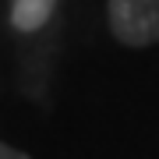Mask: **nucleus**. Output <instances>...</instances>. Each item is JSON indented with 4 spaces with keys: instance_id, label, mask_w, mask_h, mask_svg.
Instances as JSON below:
<instances>
[{
    "instance_id": "f257e3e1",
    "label": "nucleus",
    "mask_w": 159,
    "mask_h": 159,
    "mask_svg": "<svg viewBox=\"0 0 159 159\" xmlns=\"http://www.w3.org/2000/svg\"><path fill=\"white\" fill-rule=\"evenodd\" d=\"M110 32L124 46L159 43V0H110Z\"/></svg>"
},
{
    "instance_id": "f03ea898",
    "label": "nucleus",
    "mask_w": 159,
    "mask_h": 159,
    "mask_svg": "<svg viewBox=\"0 0 159 159\" xmlns=\"http://www.w3.org/2000/svg\"><path fill=\"white\" fill-rule=\"evenodd\" d=\"M53 11H57V0H14L11 4V21L21 32H35L50 21Z\"/></svg>"
},
{
    "instance_id": "7ed1b4c3",
    "label": "nucleus",
    "mask_w": 159,
    "mask_h": 159,
    "mask_svg": "<svg viewBox=\"0 0 159 159\" xmlns=\"http://www.w3.org/2000/svg\"><path fill=\"white\" fill-rule=\"evenodd\" d=\"M0 159H29L25 152H18V148H11V145H4L0 142Z\"/></svg>"
}]
</instances>
